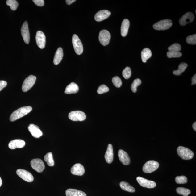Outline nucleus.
Wrapping results in <instances>:
<instances>
[{"mask_svg": "<svg viewBox=\"0 0 196 196\" xmlns=\"http://www.w3.org/2000/svg\"><path fill=\"white\" fill-rule=\"evenodd\" d=\"M32 110V108L30 106L22 107L14 111L10 118V121L14 122L21 118L30 113Z\"/></svg>", "mask_w": 196, "mask_h": 196, "instance_id": "1", "label": "nucleus"}, {"mask_svg": "<svg viewBox=\"0 0 196 196\" xmlns=\"http://www.w3.org/2000/svg\"><path fill=\"white\" fill-rule=\"evenodd\" d=\"M177 152L178 156L184 160H190L193 158L194 153L189 148L179 146L177 148Z\"/></svg>", "mask_w": 196, "mask_h": 196, "instance_id": "2", "label": "nucleus"}, {"mask_svg": "<svg viewBox=\"0 0 196 196\" xmlns=\"http://www.w3.org/2000/svg\"><path fill=\"white\" fill-rule=\"evenodd\" d=\"M173 24L172 20L169 19H165L156 23L153 26L154 29L161 31L169 29Z\"/></svg>", "mask_w": 196, "mask_h": 196, "instance_id": "3", "label": "nucleus"}, {"mask_svg": "<svg viewBox=\"0 0 196 196\" xmlns=\"http://www.w3.org/2000/svg\"><path fill=\"white\" fill-rule=\"evenodd\" d=\"M159 164L155 161H148L144 164L142 170L144 173H150L156 171L159 168Z\"/></svg>", "mask_w": 196, "mask_h": 196, "instance_id": "4", "label": "nucleus"}, {"mask_svg": "<svg viewBox=\"0 0 196 196\" xmlns=\"http://www.w3.org/2000/svg\"><path fill=\"white\" fill-rule=\"evenodd\" d=\"M72 42L74 50L76 54L78 55H81L83 51V45L81 40L77 35L74 34L72 38Z\"/></svg>", "mask_w": 196, "mask_h": 196, "instance_id": "5", "label": "nucleus"}, {"mask_svg": "<svg viewBox=\"0 0 196 196\" xmlns=\"http://www.w3.org/2000/svg\"><path fill=\"white\" fill-rule=\"evenodd\" d=\"M36 77L34 75H30L24 80L22 86V90L23 92H27L34 86L35 83Z\"/></svg>", "mask_w": 196, "mask_h": 196, "instance_id": "6", "label": "nucleus"}, {"mask_svg": "<svg viewBox=\"0 0 196 196\" xmlns=\"http://www.w3.org/2000/svg\"><path fill=\"white\" fill-rule=\"evenodd\" d=\"M69 119L74 121H83L86 119V115L84 112L81 111H72L69 115Z\"/></svg>", "mask_w": 196, "mask_h": 196, "instance_id": "7", "label": "nucleus"}, {"mask_svg": "<svg viewBox=\"0 0 196 196\" xmlns=\"http://www.w3.org/2000/svg\"><path fill=\"white\" fill-rule=\"evenodd\" d=\"M31 166L32 168L38 173L43 172L45 169V165L43 161L40 159H34L31 161Z\"/></svg>", "mask_w": 196, "mask_h": 196, "instance_id": "8", "label": "nucleus"}, {"mask_svg": "<svg viewBox=\"0 0 196 196\" xmlns=\"http://www.w3.org/2000/svg\"><path fill=\"white\" fill-rule=\"evenodd\" d=\"M111 39V34L108 31L102 30L99 35V40L103 46H106L109 44Z\"/></svg>", "mask_w": 196, "mask_h": 196, "instance_id": "9", "label": "nucleus"}, {"mask_svg": "<svg viewBox=\"0 0 196 196\" xmlns=\"http://www.w3.org/2000/svg\"><path fill=\"white\" fill-rule=\"evenodd\" d=\"M16 174L20 178L28 182H32L34 181V177L28 171L19 169L16 171Z\"/></svg>", "mask_w": 196, "mask_h": 196, "instance_id": "10", "label": "nucleus"}, {"mask_svg": "<svg viewBox=\"0 0 196 196\" xmlns=\"http://www.w3.org/2000/svg\"><path fill=\"white\" fill-rule=\"evenodd\" d=\"M136 179L140 185L142 187L152 189L156 186V183L154 181L148 180L140 177H137Z\"/></svg>", "mask_w": 196, "mask_h": 196, "instance_id": "11", "label": "nucleus"}, {"mask_svg": "<svg viewBox=\"0 0 196 196\" xmlns=\"http://www.w3.org/2000/svg\"><path fill=\"white\" fill-rule=\"evenodd\" d=\"M36 40L37 44L39 48L42 49L44 48L46 43V37L44 33L40 31H38L36 33Z\"/></svg>", "mask_w": 196, "mask_h": 196, "instance_id": "12", "label": "nucleus"}, {"mask_svg": "<svg viewBox=\"0 0 196 196\" xmlns=\"http://www.w3.org/2000/svg\"><path fill=\"white\" fill-rule=\"evenodd\" d=\"M21 32L24 42L27 44H28L30 41V34L27 22L24 23L21 28Z\"/></svg>", "mask_w": 196, "mask_h": 196, "instance_id": "13", "label": "nucleus"}, {"mask_svg": "<svg viewBox=\"0 0 196 196\" xmlns=\"http://www.w3.org/2000/svg\"><path fill=\"white\" fill-rule=\"evenodd\" d=\"M194 18V15L193 13L188 12L179 19V24L181 26H185L187 24L193 22Z\"/></svg>", "mask_w": 196, "mask_h": 196, "instance_id": "14", "label": "nucleus"}, {"mask_svg": "<svg viewBox=\"0 0 196 196\" xmlns=\"http://www.w3.org/2000/svg\"><path fill=\"white\" fill-rule=\"evenodd\" d=\"M118 156L119 160L123 165H128L131 163L129 155L124 150L121 149L119 150Z\"/></svg>", "mask_w": 196, "mask_h": 196, "instance_id": "15", "label": "nucleus"}, {"mask_svg": "<svg viewBox=\"0 0 196 196\" xmlns=\"http://www.w3.org/2000/svg\"><path fill=\"white\" fill-rule=\"evenodd\" d=\"M28 129L33 137L37 139L43 135L42 132L39 129L38 126L33 124H31L29 126Z\"/></svg>", "mask_w": 196, "mask_h": 196, "instance_id": "16", "label": "nucleus"}, {"mask_svg": "<svg viewBox=\"0 0 196 196\" xmlns=\"http://www.w3.org/2000/svg\"><path fill=\"white\" fill-rule=\"evenodd\" d=\"M111 12L107 10L98 11L94 16V19L97 22H101L108 18L111 15Z\"/></svg>", "mask_w": 196, "mask_h": 196, "instance_id": "17", "label": "nucleus"}, {"mask_svg": "<svg viewBox=\"0 0 196 196\" xmlns=\"http://www.w3.org/2000/svg\"><path fill=\"white\" fill-rule=\"evenodd\" d=\"M71 172L73 175L82 176L85 173L84 167L80 164H76L72 167Z\"/></svg>", "mask_w": 196, "mask_h": 196, "instance_id": "18", "label": "nucleus"}, {"mask_svg": "<svg viewBox=\"0 0 196 196\" xmlns=\"http://www.w3.org/2000/svg\"><path fill=\"white\" fill-rule=\"evenodd\" d=\"M25 144V142L23 140L16 139L10 141L9 144V147L10 149H15L16 148H23Z\"/></svg>", "mask_w": 196, "mask_h": 196, "instance_id": "19", "label": "nucleus"}, {"mask_svg": "<svg viewBox=\"0 0 196 196\" xmlns=\"http://www.w3.org/2000/svg\"><path fill=\"white\" fill-rule=\"evenodd\" d=\"M113 150L112 144H109L106 154L105 155V158L106 162L108 164H111L113 160Z\"/></svg>", "mask_w": 196, "mask_h": 196, "instance_id": "20", "label": "nucleus"}, {"mask_svg": "<svg viewBox=\"0 0 196 196\" xmlns=\"http://www.w3.org/2000/svg\"><path fill=\"white\" fill-rule=\"evenodd\" d=\"M79 90V87L74 82H71L65 88V93L66 94H71L77 93Z\"/></svg>", "mask_w": 196, "mask_h": 196, "instance_id": "21", "label": "nucleus"}, {"mask_svg": "<svg viewBox=\"0 0 196 196\" xmlns=\"http://www.w3.org/2000/svg\"><path fill=\"white\" fill-rule=\"evenodd\" d=\"M63 57V49L61 47H59L56 52L54 59H53V63L54 65H59L62 60Z\"/></svg>", "mask_w": 196, "mask_h": 196, "instance_id": "22", "label": "nucleus"}, {"mask_svg": "<svg viewBox=\"0 0 196 196\" xmlns=\"http://www.w3.org/2000/svg\"><path fill=\"white\" fill-rule=\"evenodd\" d=\"M130 26V22L127 19H124L122 23L121 32L122 36L125 37L127 35L128 32V30Z\"/></svg>", "mask_w": 196, "mask_h": 196, "instance_id": "23", "label": "nucleus"}, {"mask_svg": "<svg viewBox=\"0 0 196 196\" xmlns=\"http://www.w3.org/2000/svg\"><path fill=\"white\" fill-rule=\"evenodd\" d=\"M65 194L67 196H87L84 192L75 189H67Z\"/></svg>", "mask_w": 196, "mask_h": 196, "instance_id": "24", "label": "nucleus"}, {"mask_svg": "<svg viewBox=\"0 0 196 196\" xmlns=\"http://www.w3.org/2000/svg\"><path fill=\"white\" fill-rule=\"evenodd\" d=\"M141 59L143 62H146L152 56V52L149 48H144L141 52Z\"/></svg>", "mask_w": 196, "mask_h": 196, "instance_id": "25", "label": "nucleus"}, {"mask_svg": "<svg viewBox=\"0 0 196 196\" xmlns=\"http://www.w3.org/2000/svg\"><path fill=\"white\" fill-rule=\"evenodd\" d=\"M120 186L123 190L130 193H134L135 190L134 188L125 181H121L119 184Z\"/></svg>", "mask_w": 196, "mask_h": 196, "instance_id": "26", "label": "nucleus"}, {"mask_svg": "<svg viewBox=\"0 0 196 196\" xmlns=\"http://www.w3.org/2000/svg\"><path fill=\"white\" fill-rule=\"evenodd\" d=\"M44 160L49 166H53L54 165V161L52 152H48L45 155L44 157Z\"/></svg>", "mask_w": 196, "mask_h": 196, "instance_id": "27", "label": "nucleus"}, {"mask_svg": "<svg viewBox=\"0 0 196 196\" xmlns=\"http://www.w3.org/2000/svg\"><path fill=\"white\" fill-rule=\"evenodd\" d=\"M187 66L188 65L186 63H181L179 65L178 69L176 70V71H173V74L176 76L180 75L181 73H182L186 69Z\"/></svg>", "mask_w": 196, "mask_h": 196, "instance_id": "28", "label": "nucleus"}, {"mask_svg": "<svg viewBox=\"0 0 196 196\" xmlns=\"http://www.w3.org/2000/svg\"><path fill=\"white\" fill-rule=\"evenodd\" d=\"M176 192L179 194L184 196H188L191 193V191L189 189L183 187L177 188Z\"/></svg>", "mask_w": 196, "mask_h": 196, "instance_id": "29", "label": "nucleus"}, {"mask_svg": "<svg viewBox=\"0 0 196 196\" xmlns=\"http://www.w3.org/2000/svg\"><path fill=\"white\" fill-rule=\"evenodd\" d=\"M6 4L7 6H10V9L13 11H15L17 9L19 6L18 2L15 0H8L6 1Z\"/></svg>", "mask_w": 196, "mask_h": 196, "instance_id": "30", "label": "nucleus"}, {"mask_svg": "<svg viewBox=\"0 0 196 196\" xmlns=\"http://www.w3.org/2000/svg\"><path fill=\"white\" fill-rule=\"evenodd\" d=\"M141 80L139 78H137L134 80L131 86V88L133 92H137L138 86L141 84Z\"/></svg>", "mask_w": 196, "mask_h": 196, "instance_id": "31", "label": "nucleus"}, {"mask_svg": "<svg viewBox=\"0 0 196 196\" xmlns=\"http://www.w3.org/2000/svg\"><path fill=\"white\" fill-rule=\"evenodd\" d=\"M167 56L169 58H171L180 57L182 56V53L180 52L169 51L167 53Z\"/></svg>", "mask_w": 196, "mask_h": 196, "instance_id": "32", "label": "nucleus"}, {"mask_svg": "<svg viewBox=\"0 0 196 196\" xmlns=\"http://www.w3.org/2000/svg\"><path fill=\"white\" fill-rule=\"evenodd\" d=\"M123 75L126 79H129L131 75V68L129 67H126L123 71Z\"/></svg>", "mask_w": 196, "mask_h": 196, "instance_id": "33", "label": "nucleus"}, {"mask_svg": "<svg viewBox=\"0 0 196 196\" xmlns=\"http://www.w3.org/2000/svg\"><path fill=\"white\" fill-rule=\"evenodd\" d=\"M175 182L177 184H185L187 182V179L185 176H177L175 179Z\"/></svg>", "mask_w": 196, "mask_h": 196, "instance_id": "34", "label": "nucleus"}, {"mask_svg": "<svg viewBox=\"0 0 196 196\" xmlns=\"http://www.w3.org/2000/svg\"><path fill=\"white\" fill-rule=\"evenodd\" d=\"M112 81L115 87L120 88L122 85V82L120 78L118 76H115L112 78Z\"/></svg>", "mask_w": 196, "mask_h": 196, "instance_id": "35", "label": "nucleus"}, {"mask_svg": "<svg viewBox=\"0 0 196 196\" xmlns=\"http://www.w3.org/2000/svg\"><path fill=\"white\" fill-rule=\"evenodd\" d=\"M168 49L169 51L179 52L181 50V47L178 43H174L169 47Z\"/></svg>", "mask_w": 196, "mask_h": 196, "instance_id": "36", "label": "nucleus"}, {"mask_svg": "<svg viewBox=\"0 0 196 196\" xmlns=\"http://www.w3.org/2000/svg\"><path fill=\"white\" fill-rule=\"evenodd\" d=\"M186 42L190 44L195 45L196 44V35L194 34L187 37Z\"/></svg>", "mask_w": 196, "mask_h": 196, "instance_id": "37", "label": "nucleus"}, {"mask_svg": "<svg viewBox=\"0 0 196 196\" xmlns=\"http://www.w3.org/2000/svg\"><path fill=\"white\" fill-rule=\"evenodd\" d=\"M109 89L108 86H107L105 85H100L98 88L97 90V92L99 94H102L108 92Z\"/></svg>", "mask_w": 196, "mask_h": 196, "instance_id": "38", "label": "nucleus"}, {"mask_svg": "<svg viewBox=\"0 0 196 196\" xmlns=\"http://www.w3.org/2000/svg\"><path fill=\"white\" fill-rule=\"evenodd\" d=\"M33 2L36 5L39 7H42L44 5V1L43 0H33Z\"/></svg>", "mask_w": 196, "mask_h": 196, "instance_id": "39", "label": "nucleus"}, {"mask_svg": "<svg viewBox=\"0 0 196 196\" xmlns=\"http://www.w3.org/2000/svg\"><path fill=\"white\" fill-rule=\"evenodd\" d=\"M7 85V82L3 80H0V91Z\"/></svg>", "mask_w": 196, "mask_h": 196, "instance_id": "40", "label": "nucleus"}, {"mask_svg": "<svg viewBox=\"0 0 196 196\" xmlns=\"http://www.w3.org/2000/svg\"><path fill=\"white\" fill-rule=\"evenodd\" d=\"M196 84V74L192 78V85H194Z\"/></svg>", "mask_w": 196, "mask_h": 196, "instance_id": "41", "label": "nucleus"}, {"mask_svg": "<svg viewBox=\"0 0 196 196\" xmlns=\"http://www.w3.org/2000/svg\"><path fill=\"white\" fill-rule=\"evenodd\" d=\"M76 1V0H67V1H66V2L67 5H70L71 4L75 2Z\"/></svg>", "mask_w": 196, "mask_h": 196, "instance_id": "42", "label": "nucleus"}, {"mask_svg": "<svg viewBox=\"0 0 196 196\" xmlns=\"http://www.w3.org/2000/svg\"><path fill=\"white\" fill-rule=\"evenodd\" d=\"M193 129L196 131V122L194 123L193 125Z\"/></svg>", "mask_w": 196, "mask_h": 196, "instance_id": "43", "label": "nucleus"}, {"mask_svg": "<svg viewBox=\"0 0 196 196\" xmlns=\"http://www.w3.org/2000/svg\"><path fill=\"white\" fill-rule=\"evenodd\" d=\"M2 184V179L0 177V187L1 186Z\"/></svg>", "mask_w": 196, "mask_h": 196, "instance_id": "44", "label": "nucleus"}]
</instances>
